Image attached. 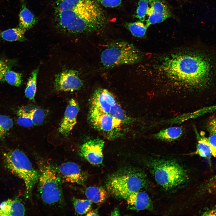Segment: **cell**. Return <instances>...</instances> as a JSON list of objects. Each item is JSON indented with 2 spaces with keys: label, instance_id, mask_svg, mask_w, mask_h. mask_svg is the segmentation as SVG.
Here are the masks:
<instances>
[{
  "label": "cell",
  "instance_id": "27",
  "mask_svg": "<svg viewBox=\"0 0 216 216\" xmlns=\"http://www.w3.org/2000/svg\"><path fill=\"white\" fill-rule=\"evenodd\" d=\"M13 125L12 120L9 117L0 115V139L4 137Z\"/></svg>",
  "mask_w": 216,
  "mask_h": 216
},
{
  "label": "cell",
  "instance_id": "25",
  "mask_svg": "<svg viewBox=\"0 0 216 216\" xmlns=\"http://www.w3.org/2000/svg\"><path fill=\"white\" fill-rule=\"evenodd\" d=\"M22 74L21 73L11 70H7L5 73L4 79L5 82L16 87H19L22 82Z\"/></svg>",
  "mask_w": 216,
  "mask_h": 216
},
{
  "label": "cell",
  "instance_id": "21",
  "mask_svg": "<svg viewBox=\"0 0 216 216\" xmlns=\"http://www.w3.org/2000/svg\"><path fill=\"white\" fill-rule=\"evenodd\" d=\"M150 7L147 15H169L172 16L168 6L165 0H149Z\"/></svg>",
  "mask_w": 216,
  "mask_h": 216
},
{
  "label": "cell",
  "instance_id": "35",
  "mask_svg": "<svg viewBox=\"0 0 216 216\" xmlns=\"http://www.w3.org/2000/svg\"><path fill=\"white\" fill-rule=\"evenodd\" d=\"M206 128L210 134H216V117L212 118L208 122Z\"/></svg>",
  "mask_w": 216,
  "mask_h": 216
},
{
  "label": "cell",
  "instance_id": "10",
  "mask_svg": "<svg viewBox=\"0 0 216 216\" xmlns=\"http://www.w3.org/2000/svg\"><path fill=\"white\" fill-rule=\"evenodd\" d=\"M116 103L114 96L108 90L98 88L91 97L90 111L109 113Z\"/></svg>",
  "mask_w": 216,
  "mask_h": 216
},
{
  "label": "cell",
  "instance_id": "6",
  "mask_svg": "<svg viewBox=\"0 0 216 216\" xmlns=\"http://www.w3.org/2000/svg\"><path fill=\"white\" fill-rule=\"evenodd\" d=\"M142 53L132 44L124 41L109 44L100 55L101 62L105 67L110 68L124 64H131L141 60Z\"/></svg>",
  "mask_w": 216,
  "mask_h": 216
},
{
  "label": "cell",
  "instance_id": "9",
  "mask_svg": "<svg viewBox=\"0 0 216 216\" xmlns=\"http://www.w3.org/2000/svg\"><path fill=\"white\" fill-rule=\"evenodd\" d=\"M54 84L57 91L72 92L81 88L83 83L76 71L68 70L56 75Z\"/></svg>",
  "mask_w": 216,
  "mask_h": 216
},
{
  "label": "cell",
  "instance_id": "20",
  "mask_svg": "<svg viewBox=\"0 0 216 216\" xmlns=\"http://www.w3.org/2000/svg\"><path fill=\"white\" fill-rule=\"evenodd\" d=\"M26 30L20 27L10 28L1 32L0 36L7 41H24L26 40L25 36Z\"/></svg>",
  "mask_w": 216,
  "mask_h": 216
},
{
  "label": "cell",
  "instance_id": "26",
  "mask_svg": "<svg viewBox=\"0 0 216 216\" xmlns=\"http://www.w3.org/2000/svg\"><path fill=\"white\" fill-rule=\"evenodd\" d=\"M109 113L122 124L124 123L127 120V117L124 112L121 106L117 102L112 107Z\"/></svg>",
  "mask_w": 216,
  "mask_h": 216
},
{
  "label": "cell",
  "instance_id": "24",
  "mask_svg": "<svg viewBox=\"0 0 216 216\" xmlns=\"http://www.w3.org/2000/svg\"><path fill=\"white\" fill-rule=\"evenodd\" d=\"M73 202L75 211L80 215L87 213L91 207L92 202L88 200L74 198Z\"/></svg>",
  "mask_w": 216,
  "mask_h": 216
},
{
  "label": "cell",
  "instance_id": "29",
  "mask_svg": "<svg viewBox=\"0 0 216 216\" xmlns=\"http://www.w3.org/2000/svg\"><path fill=\"white\" fill-rule=\"evenodd\" d=\"M15 63L14 60L0 58V84L5 82L4 76L5 73L10 69Z\"/></svg>",
  "mask_w": 216,
  "mask_h": 216
},
{
  "label": "cell",
  "instance_id": "23",
  "mask_svg": "<svg viewBox=\"0 0 216 216\" xmlns=\"http://www.w3.org/2000/svg\"><path fill=\"white\" fill-rule=\"evenodd\" d=\"M125 27L133 36L137 38L144 36L148 28L141 21L127 23Z\"/></svg>",
  "mask_w": 216,
  "mask_h": 216
},
{
  "label": "cell",
  "instance_id": "1",
  "mask_svg": "<svg viewBox=\"0 0 216 216\" xmlns=\"http://www.w3.org/2000/svg\"><path fill=\"white\" fill-rule=\"evenodd\" d=\"M158 70L176 87L201 94L216 89V50L204 46L165 57Z\"/></svg>",
  "mask_w": 216,
  "mask_h": 216
},
{
  "label": "cell",
  "instance_id": "34",
  "mask_svg": "<svg viewBox=\"0 0 216 216\" xmlns=\"http://www.w3.org/2000/svg\"><path fill=\"white\" fill-rule=\"evenodd\" d=\"M210 134L207 139L211 148L212 156L216 157V134Z\"/></svg>",
  "mask_w": 216,
  "mask_h": 216
},
{
  "label": "cell",
  "instance_id": "18",
  "mask_svg": "<svg viewBox=\"0 0 216 216\" xmlns=\"http://www.w3.org/2000/svg\"><path fill=\"white\" fill-rule=\"evenodd\" d=\"M196 134L197 141L196 153L200 157L210 160L212 156V154L207 137L202 133L199 134L197 132Z\"/></svg>",
  "mask_w": 216,
  "mask_h": 216
},
{
  "label": "cell",
  "instance_id": "15",
  "mask_svg": "<svg viewBox=\"0 0 216 216\" xmlns=\"http://www.w3.org/2000/svg\"><path fill=\"white\" fill-rule=\"evenodd\" d=\"M25 209L23 204L17 199H9L0 204V216H23Z\"/></svg>",
  "mask_w": 216,
  "mask_h": 216
},
{
  "label": "cell",
  "instance_id": "11",
  "mask_svg": "<svg viewBox=\"0 0 216 216\" xmlns=\"http://www.w3.org/2000/svg\"><path fill=\"white\" fill-rule=\"evenodd\" d=\"M58 170L62 182L83 185L87 179L86 173L74 162L63 163Z\"/></svg>",
  "mask_w": 216,
  "mask_h": 216
},
{
  "label": "cell",
  "instance_id": "5",
  "mask_svg": "<svg viewBox=\"0 0 216 216\" xmlns=\"http://www.w3.org/2000/svg\"><path fill=\"white\" fill-rule=\"evenodd\" d=\"M39 169L38 190L43 201L50 205L62 203V181L58 169L48 163H41Z\"/></svg>",
  "mask_w": 216,
  "mask_h": 216
},
{
  "label": "cell",
  "instance_id": "4",
  "mask_svg": "<svg viewBox=\"0 0 216 216\" xmlns=\"http://www.w3.org/2000/svg\"><path fill=\"white\" fill-rule=\"evenodd\" d=\"M152 161L149 165L152 174L164 188L173 189L184 184L187 180L186 171L176 161L164 159Z\"/></svg>",
  "mask_w": 216,
  "mask_h": 216
},
{
  "label": "cell",
  "instance_id": "13",
  "mask_svg": "<svg viewBox=\"0 0 216 216\" xmlns=\"http://www.w3.org/2000/svg\"><path fill=\"white\" fill-rule=\"evenodd\" d=\"M79 110L78 103L74 99L69 101L63 118L58 128L62 134L67 136L76 123L77 116Z\"/></svg>",
  "mask_w": 216,
  "mask_h": 216
},
{
  "label": "cell",
  "instance_id": "36",
  "mask_svg": "<svg viewBox=\"0 0 216 216\" xmlns=\"http://www.w3.org/2000/svg\"><path fill=\"white\" fill-rule=\"evenodd\" d=\"M202 215L216 216V208L206 211L203 213Z\"/></svg>",
  "mask_w": 216,
  "mask_h": 216
},
{
  "label": "cell",
  "instance_id": "2",
  "mask_svg": "<svg viewBox=\"0 0 216 216\" xmlns=\"http://www.w3.org/2000/svg\"><path fill=\"white\" fill-rule=\"evenodd\" d=\"M147 184L146 176L142 171L127 168L111 175L107 180L106 187L114 196L126 199L131 194L145 187Z\"/></svg>",
  "mask_w": 216,
  "mask_h": 216
},
{
  "label": "cell",
  "instance_id": "30",
  "mask_svg": "<svg viewBox=\"0 0 216 216\" xmlns=\"http://www.w3.org/2000/svg\"><path fill=\"white\" fill-rule=\"evenodd\" d=\"M29 115L35 125L41 124L45 118L44 112L42 109L40 108L32 110Z\"/></svg>",
  "mask_w": 216,
  "mask_h": 216
},
{
  "label": "cell",
  "instance_id": "7",
  "mask_svg": "<svg viewBox=\"0 0 216 216\" xmlns=\"http://www.w3.org/2000/svg\"><path fill=\"white\" fill-rule=\"evenodd\" d=\"M97 4L93 0H53L54 21L62 19L80 8Z\"/></svg>",
  "mask_w": 216,
  "mask_h": 216
},
{
  "label": "cell",
  "instance_id": "28",
  "mask_svg": "<svg viewBox=\"0 0 216 216\" xmlns=\"http://www.w3.org/2000/svg\"><path fill=\"white\" fill-rule=\"evenodd\" d=\"M149 0H139L136 10V17L141 21L143 22L149 8Z\"/></svg>",
  "mask_w": 216,
  "mask_h": 216
},
{
  "label": "cell",
  "instance_id": "33",
  "mask_svg": "<svg viewBox=\"0 0 216 216\" xmlns=\"http://www.w3.org/2000/svg\"><path fill=\"white\" fill-rule=\"evenodd\" d=\"M102 5L106 7H116L119 6L122 0H96Z\"/></svg>",
  "mask_w": 216,
  "mask_h": 216
},
{
  "label": "cell",
  "instance_id": "8",
  "mask_svg": "<svg viewBox=\"0 0 216 216\" xmlns=\"http://www.w3.org/2000/svg\"><path fill=\"white\" fill-rule=\"evenodd\" d=\"M104 142L99 138L89 140L80 147L79 154L91 164L98 165L103 162Z\"/></svg>",
  "mask_w": 216,
  "mask_h": 216
},
{
  "label": "cell",
  "instance_id": "17",
  "mask_svg": "<svg viewBox=\"0 0 216 216\" xmlns=\"http://www.w3.org/2000/svg\"><path fill=\"white\" fill-rule=\"evenodd\" d=\"M87 198L92 202L100 204L103 202L108 197V192L100 187L91 186L85 191Z\"/></svg>",
  "mask_w": 216,
  "mask_h": 216
},
{
  "label": "cell",
  "instance_id": "22",
  "mask_svg": "<svg viewBox=\"0 0 216 216\" xmlns=\"http://www.w3.org/2000/svg\"><path fill=\"white\" fill-rule=\"evenodd\" d=\"M39 70L37 68L31 73L25 90V94L29 100H34L36 91L37 80Z\"/></svg>",
  "mask_w": 216,
  "mask_h": 216
},
{
  "label": "cell",
  "instance_id": "3",
  "mask_svg": "<svg viewBox=\"0 0 216 216\" xmlns=\"http://www.w3.org/2000/svg\"><path fill=\"white\" fill-rule=\"evenodd\" d=\"M4 158L7 168L23 180L26 196L30 198L33 189L38 181L39 171L34 168L27 156L20 150L15 149L5 153Z\"/></svg>",
  "mask_w": 216,
  "mask_h": 216
},
{
  "label": "cell",
  "instance_id": "32",
  "mask_svg": "<svg viewBox=\"0 0 216 216\" xmlns=\"http://www.w3.org/2000/svg\"><path fill=\"white\" fill-rule=\"evenodd\" d=\"M204 189L210 193L216 191V174L208 181L204 185Z\"/></svg>",
  "mask_w": 216,
  "mask_h": 216
},
{
  "label": "cell",
  "instance_id": "12",
  "mask_svg": "<svg viewBox=\"0 0 216 216\" xmlns=\"http://www.w3.org/2000/svg\"><path fill=\"white\" fill-rule=\"evenodd\" d=\"M89 120L96 129L105 132L118 130L122 125L109 113L90 111Z\"/></svg>",
  "mask_w": 216,
  "mask_h": 216
},
{
  "label": "cell",
  "instance_id": "38",
  "mask_svg": "<svg viewBox=\"0 0 216 216\" xmlns=\"http://www.w3.org/2000/svg\"><path fill=\"white\" fill-rule=\"evenodd\" d=\"M119 215V212L117 208L114 209L111 213L112 215Z\"/></svg>",
  "mask_w": 216,
  "mask_h": 216
},
{
  "label": "cell",
  "instance_id": "31",
  "mask_svg": "<svg viewBox=\"0 0 216 216\" xmlns=\"http://www.w3.org/2000/svg\"><path fill=\"white\" fill-rule=\"evenodd\" d=\"M16 123L19 125L25 127H30L34 125L29 113L28 115L19 116L16 120Z\"/></svg>",
  "mask_w": 216,
  "mask_h": 216
},
{
  "label": "cell",
  "instance_id": "14",
  "mask_svg": "<svg viewBox=\"0 0 216 216\" xmlns=\"http://www.w3.org/2000/svg\"><path fill=\"white\" fill-rule=\"evenodd\" d=\"M128 208L136 211L144 210H152L153 205L148 194L145 192L140 191L129 195L125 199Z\"/></svg>",
  "mask_w": 216,
  "mask_h": 216
},
{
  "label": "cell",
  "instance_id": "37",
  "mask_svg": "<svg viewBox=\"0 0 216 216\" xmlns=\"http://www.w3.org/2000/svg\"><path fill=\"white\" fill-rule=\"evenodd\" d=\"M87 216H98L97 211L96 210H92L89 211L86 215Z\"/></svg>",
  "mask_w": 216,
  "mask_h": 216
},
{
  "label": "cell",
  "instance_id": "19",
  "mask_svg": "<svg viewBox=\"0 0 216 216\" xmlns=\"http://www.w3.org/2000/svg\"><path fill=\"white\" fill-rule=\"evenodd\" d=\"M19 27L26 30L33 27L36 22V19L34 14L26 6L22 4L19 15Z\"/></svg>",
  "mask_w": 216,
  "mask_h": 216
},
{
  "label": "cell",
  "instance_id": "16",
  "mask_svg": "<svg viewBox=\"0 0 216 216\" xmlns=\"http://www.w3.org/2000/svg\"><path fill=\"white\" fill-rule=\"evenodd\" d=\"M183 130L180 127H169L160 130L153 135L154 138L162 141L171 142L177 140L183 135Z\"/></svg>",
  "mask_w": 216,
  "mask_h": 216
}]
</instances>
